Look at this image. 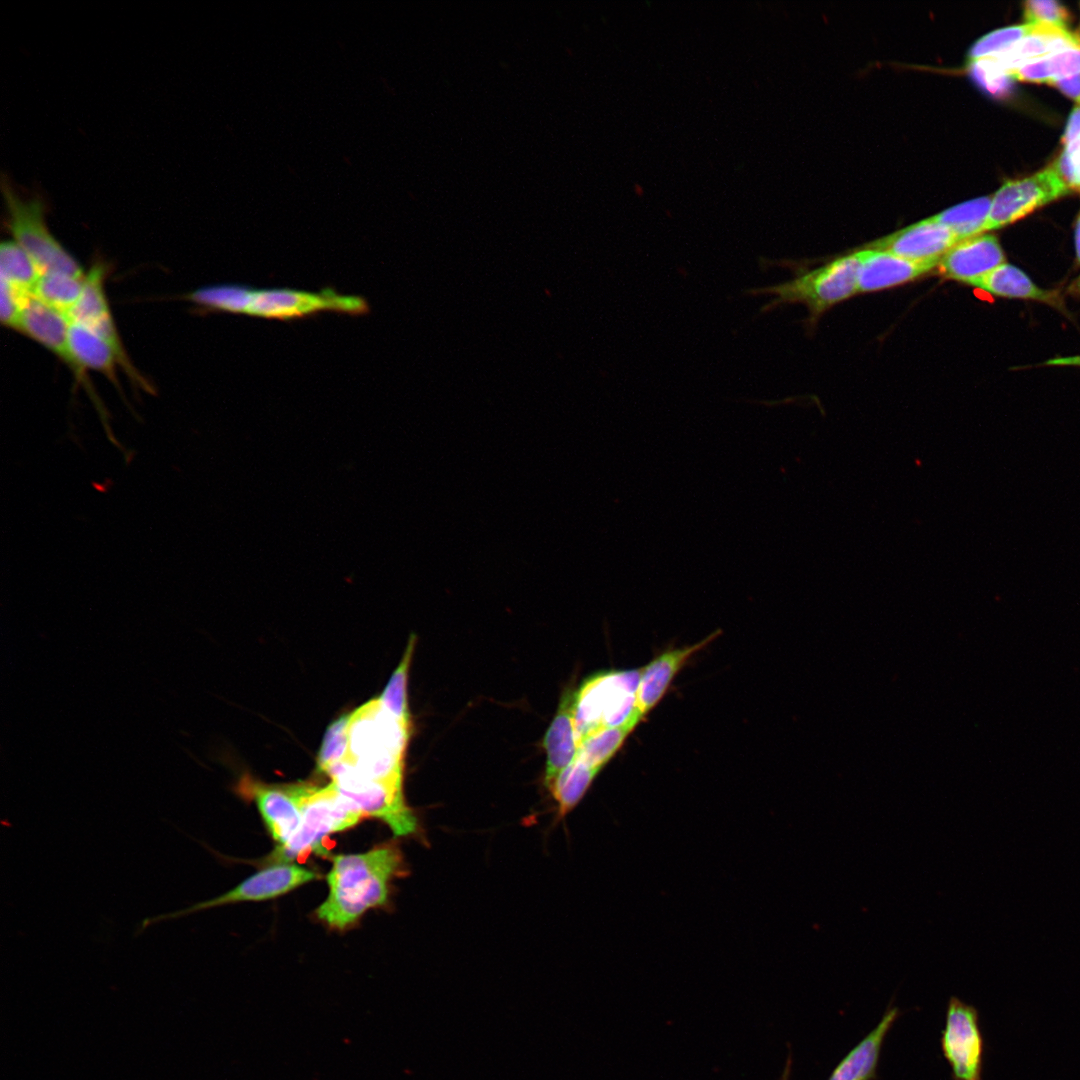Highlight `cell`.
Instances as JSON below:
<instances>
[{"mask_svg":"<svg viewBox=\"0 0 1080 1080\" xmlns=\"http://www.w3.org/2000/svg\"><path fill=\"white\" fill-rule=\"evenodd\" d=\"M971 286L998 297L1033 300L1057 309H1063L1064 305L1058 291L1039 287L1024 271L1009 263L996 267Z\"/></svg>","mask_w":1080,"mask_h":1080,"instance_id":"obj_22","label":"cell"},{"mask_svg":"<svg viewBox=\"0 0 1080 1080\" xmlns=\"http://www.w3.org/2000/svg\"><path fill=\"white\" fill-rule=\"evenodd\" d=\"M40 271L31 257L13 240L0 246V280L17 290L33 294Z\"/></svg>","mask_w":1080,"mask_h":1080,"instance_id":"obj_28","label":"cell"},{"mask_svg":"<svg viewBox=\"0 0 1080 1080\" xmlns=\"http://www.w3.org/2000/svg\"><path fill=\"white\" fill-rule=\"evenodd\" d=\"M1004 263L1006 258L998 238L984 233L956 243L937 266L943 277L971 285Z\"/></svg>","mask_w":1080,"mask_h":1080,"instance_id":"obj_14","label":"cell"},{"mask_svg":"<svg viewBox=\"0 0 1080 1080\" xmlns=\"http://www.w3.org/2000/svg\"><path fill=\"white\" fill-rule=\"evenodd\" d=\"M899 1016L889 1006L878 1024L834 1068L828 1080H874L887 1034Z\"/></svg>","mask_w":1080,"mask_h":1080,"instance_id":"obj_20","label":"cell"},{"mask_svg":"<svg viewBox=\"0 0 1080 1080\" xmlns=\"http://www.w3.org/2000/svg\"><path fill=\"white\" fill-rule=\"evenodd\" d=\"M70 319L33 294L25 301L17 330L65 362L77 375L68 346Z\"/></svg>","mask_w":1080,"mask_h":1080,"instance_id":"obj_17","label":"cell"},{"mask_svg":"<svg viewBox=\"0 0 1080 1080\" xmlns=\"http://www.w3.org/2000/svg\"><path fill=\"white\" fill-rule=\"evenodd\" d=\"M1069 190L1054 166L1027 178L1007 181L992 196L984 233L1024 218Z\"/></svg>","mask_w":1080,"mask_h":1080,"instance_id":"obj_11","label":"cell"},{"mask_svg":"<svg viewBox=\"0 0 1080 1080\" xmlns=\"http://www.w3.org/2000/svg\"><path fill=\"white\" fill-rule=\"evenodd\" d=\"M640 671L597 674L575 692L574 723L578 745L590 735L608 727L636 726L635 693Z\"/></svg>","mask_w":1080,"mask_h":1080,"instance_id":"obj_6","label":"cell"},{"mask_svg":"<svg viewBox=\"0 0 1080 1080\" xmlns=\"http://www.w3.org/2000/svg\"><path fill=\"white\" fill-rule=\"evenodd\" d=\"M104 282V264L95 262L84 276L81 295L76 305L69 312L68 317L70 321L86 325L108 341L120 355L125 370L131 372L134 368L128 360L114 325L105 294Z\"/></svg>","mask_w":1080,"mask_h":1080,"instance_id":"obj_15","label":"cell"},{"mask_svg":"<svg viewBox=\"0 0 1080 1080\" xmlns=\"http://www.w3.org/2000/svg\"><path fill=\"white\" fill-rule=\"evenodd\" d=\"M791 1067H792V1058H791V1055L789 1054L788 1057H787V1060H786L782 1075L780 1077V1080H789V1077H790V1074H791Z\"/></svg>","mask_w":1080,"mask_h":1080,"instance_id":"obj_42","label":"cell"},{"mask_svg":"<svg viewBox=\"0 0 1080 1080\" xmlns=\"http://www.w3.org/2000/svg\"><path fill=\"white\" fill-rule=\"evenodd\" d=\"M302 822L296 834L270 856L273 863H289L299 855L324 852L321 843L331 833L356 825L363 812L331 782L324 787L299 784Z\"/></svg>","mask_w":1080,"mask_h":1080,"instance_id":"obj_3","label":"cell"},{"mask_svg":"<svg viewBox=\"0 0 1080 1080\" xmlns=\"http://www.w3.org/2000/svg\"><path fill=\"white\" fill-rule=\"evenodd\" d=\"M969 68L973 78L993 95H1005L1011 88L1012 77L991 58L971 61L969 62Z\"/></svg>","mask_w":1080,"mask_h":1080,"instance_id":"obj_34","label":"cell"},{"mask_svg":"<svg viewBox=\"0 0 1080 1080\" xmlns=\"http://www.w3.org/2000/svg\"><path fill=\"white\" fill-rule=\"evenodd\" d=\"M1007 73L1013 80L1049 83L1080 74V47L1067 48L1033 59Z\"/></svg>","mask_w":1080,"mask_h":1080,"instance_id":"obj_24","label":"cell"},{"mask_svg":"<svg viewBox=\"0 0 1080 1080\" xmlns=\"http://www.w3.org/2000/svg\"><path fill=\"white\" fill-rule=\"evenodd\" d=\"M239 792L256 802L278 846L287 843L299 830L302 822L299 784L271 785L244 777Z\"/></svg>","mask_w":1080,"mask_h":1080,"instance_id":"obj_12","label":"cell"},{"mask_svg":"<svg viewBox=\"0 0 1080 1080\" xmlns=\"http://www.w3.org/2000/svg\"><path fill=\"white\" fill-rule=\"evenodd\" d=\"M1075 249H1076V257H1077V260H1078V262L1080 264V215H1079V217L1077 219L1076 228H1075Z\"/></svg>","mask_w":1080,"mask_h":1080,"instance_id":"obj_41","label":"cell"},{"mask_svg":"<svg viewBox=\"0 0 1080 1080\" xmlns=\"http://www.w3.org/2000/svg\"><path fill=\"white\" fill-rule=\"evenodd\" d=\"M1024 16L1029 24H1047L1065 29L1069 14L1057 1L1030 0L1024 4Z\"/></svg>","mask_w":1080,"mask_h":1080,"instance_id":"obj_35","label":"cell"},{"mask_svg":"<svg viewBox=\"0 0 1080 1080\" xmlns=\"http://www.w3.org/2000/svg\"><path fill=\"white\" fill-rule=\"evenodd\" d=\"M1065 95L1080 103V74L1065 77L1053 82Z\"/></svg>","mask_w":1080,"mask_h":1080,"instance_id":"obj_38","label":"cell"},{"mask_svg":"<svg viewBox=\"0 0 1080 1080\" xmlns=\"http://www.w3.org/2000/svg\"><path fill=\"white\" fill-rule=\"evenodd\" d=\"M940 1043L953 1080H982L984 1038L974 1006L949 998Z\"/></svg>","mask_w":1080,"mask_h":1080,"instance_id":"obj_9","label":"cell"},{"mask_svg":"<svg viewBox=\"0 0 1080 1080\" xmlns=\"http://www.w3.org/2000/svg\"><path fill=\"white\" fill-rule=\"evenodd\" d=\"M320 311L360 315L368 311V304L362 297L337 294L331 289L319 293L290 288L252 289L246 314L286 320Z\"/></svg>","mask_w":1080,"mask_h":1080,"instance_id":"obj_10","label":"cell"},{"mask_svg":"<svg viewBox=\"0 0 1080 1080\" xmlns=\"http://www.w3.org/2000/svg\"><path fill=\"white\" fill-rule=\"evenodd\" d=\"M416 637L411 635L403 657L394 670L388 684L379 698L384 708L396 719L410 726L407 682L409 667L415 647Z\"/></svg>","mask_w":1080,"mask_h":1080,"instance_id":"obj_31","label":"cell"},{"mask_svg":"<svg viewBox=\"0 0 1080 1080\" xmlns=\"http://www.w3.org/2000/svg\"><path fill=\"white\" fill-rule=\"evenodd\" d=\"M336 788L366 816L380 819L397 836L415 834L418 823L405 803L402 786L371 779L347 760L326 772Z\"/></svg>","mask_w":1080,"mask_h":1080,"instance_id":"obj_7","label":"cell"},{"mask_svg":"<svg viewBox=\"0 0 1080 1080\" xmlns=\"http://www.w3.org/2000/svg\"><path fill=\"white\" fill-rule=\"evenodd\" d=\"M1038 24L1009 26L992 31L978 39L968 53L969 62L996 56L1021 39L1036 32Z\"/></svg>","mask_w":1080,"mask_h":1080,"instance_id":"obj_32","label":"cell"},{"mask_svg":"<svg viewBox=\"0 0 1080 1080\" xmlns=\"http://www.w3.org/2000/svg\"><path fill=\"white\" fill-rule=\"evenodd\" d=\"M1073 47H1080V38L1066 29L1038 24L1036 32L1021 39L1006 51L989 57L1006 73L1033 59Z\"/></svg>","mask_w":1080,"mask_h":1080,"instance_id":"obj_23","label":"cell"},{"mask_svg":"<svg viewBox=\"0 0 1080 1080\" xmlns=\"http://www.w3.org/2000/svg\"><path fill=\"white\" fill-rule=\"evenodd\" d=\"M1 191L14 241L31 257L40 273L62 272L83 278L85 274L77 260L49 231L41 197H22L6 175L1 177Z\"/></svg>","mask_w":1080,"mask_h":1080,"instance_id":"obj_5","label":"cell"},{"mask_svg":"<svg viewBox=\"0 0 1080 1080\" xmlns=\"http://www.w3.org/2000/svg\"><path fill=\"white\" fill-rule=\"evenodd\" d=\"M319 878L312 870L291 863H274L245 879L226 893L186 908L144 919L140 930L148 926L199 912L201 910L244 901H260L283 895L305 883Z\"/></svg>","mask_w":1080,"mask_h":1080,"instance_id":"obj_8","label":"cell"},{"mask_svg":"<svg viewBox=\"0 0 1080 1080\" xmlns=\"http://www.w3.org/2000/svg\"><path fill=\"white\" fill-rule=\"evenodd\" d=\"M992 197H980L950 207L934 220L948 228L958 242L984 234Z\"/></svg>","mask_w":1080,"mask_h":1080,"instance_id":"obj_25","label":"cell"},{"mask_svg":"<svg viewBox=\"0 0 1080 1080\" xmlns=\"http://www.w3.org/2000/svg\"><path fill=\"white\" fill-rule=\"evenodd\" d=\"M956 243L958 240L952 232L930 217L877 239L867 248L887 251L914 262L939 263Z\"/></svg>","mask_w":1080,"mask_h":1080,"instance_id":"obj_13","label":"cell"},{"mask_svg":"<svg viewBox=\"0 0 1080 1080\" xmlns=\"http://www.w3.org/2000/svg\"><path fill=\"white\" fill-rule=\"evenodd\" d=\"M634 727L633 724H624L604 728L590 735L579 743L576 758L600 771Z\"/></svg>","mask_w":1080,"mask_h":1080,"instance_id":"obj_29","label":"cell"},{"mask_svg":"<svg viewBox=\"0 0 1080 1080\" xmlns=\"http://www.w3.org/2000/svg\"><path fill=\"white\" fill-rule=\"evenodd\" d=\"M1053 166L1070 189L1080 191V137L1065 146Z\"/></svg>","mask_w":1080,"mask_h":1080,"instance_id":"obj_37","label":"cell"},{"mask_svg":"<svg viewBox=\"0 0 1080 1080\" xmlns=\"http://www.w3.org/2000/svg\"><path fill=\"white\" fill-rule=\"evenodd\" d=\"M403 867L401 851L392 843L333 857L327 875L329 893L317 908V917L332 928L349 927L368 909L387 902L390 882Z\"/></svg>","mask_w":1080,"mask_h":1080,"instance_id":"obj_1","label":"cell"},{"mask_svg":"<svg viewBox=\"0 0 1080 1080\" xmlns=\"http://www.w3.org/2000/svg\"><path fill=\"white\" fill-rule=\"evenodd\" d=\"M68 346L77 377L81 379L84 370L90 369L103 373L117 383L116 364L124 368V363L108 341L86 325L70 321Z\"/></svg>","mask_w":1080,"mask_h":1080,"instance_id":"obj_21","label":"cell"},{"mask_svg":"<svg viewBox=\"0 0 1080 1080\" xmlns=\"http://www.w3.org/2000/svg\"><path fill=\"white\" fill-rule=\"evenodd\" d=\"M252 289L234 284H221L196 289L185 298L207 309L246 314Z\"/></svg>","mask_w":1080,"mask_h":1080,"instance_id":"obj_30","label":"cell"},{"mask_svg":"<svg viewBox=\"0 0 1080 1080\" xmlns=\"http://www.w3.org/2000/svg\"><path fill=\"white\" fill-rule=\"evenodd\" d=\"M1080 137V103L1072 111L1063 136L1064 146H1067Z\"/></svg>","mask_w":1080,"mask_h":1080,"instance_id":"obj_39","label":"cell"},{"mask_svg":"<svg viewBox=\"0 0 1080 1080\" xmlns=\"http://www.w3.org/2000/svg\"><path fill=\"white\" fill-rule=\"evenodd\" d=\"M575 692L566 690L543 740L547 761L544 783L549 788L576 758L578 739L574 723Z\"/></svg>","mask_w":1080,"mask_h":1080,"instance_id":"obj_19","label":"cell"},{"mask_svg":"<svg viewBox=\"0 0 1080 1080\" xmlns=\"http://www.w3.org/2000/svg\"><path fill=\"white\" fill-rule=\"evenodd\" d=\"M30 295L0 280V320L4 326L17 330L25 301Z\"/></svg>","mask_w":1080,"mask_h":1080,"instance_id":"obj_36","label":"cell"},{"mask_svg":"<svg viewBox=\"0 0 1080 1080\" xmlns=\"http://www.w3.org/2000/svg\"><path fill=\"white\" fill-rule=\"evenodd\" d=\"M598 772L575 758L558 775L549 789L558 804L560 816L569 813L579 803Z\"/></svg>","mask_w":1080,"mask_h":1080,"instance_id":"obj_27","label":"cell"},{"mask_svg":"<svg viewBox=\"0 0 1080 1080\" xmlns=\"http://www.w3.org/2000/svg\"><path fill=\"white\" fill-rule=\"evenodd\" d=\"M718 633L692 646L668 650L641 670L635 693V712L640 719L659 702L691 655L704 648Z\"/></svg>","mask_w":1080,"mask_h":1080,"instance_id":"obj_18","label":"cell"},{"mask_svg":"<svg viewBox=\"0 0 1080 1080\" xmlns=\"http://www.w3.org/2000/svg\"><path fill=\"white\" fill-rule=\"evenodd\" d=\"M350 714H343L333 721L326 730L317 758L320 771L326 773L332 766L346 758L349 744L348 725Z\"/></svg>","mask_w":1080,"mask_h":1080,"instance_id":"obj_33","label":"cell"},{"mask_svg":"<svg viewBox=\"0 0 1080 1080\" xmlns=\"http://www.w3.org/2000/svg\"><path fill=\"white\" fill-rule=\"evenodd\" d=\"M858 261L855 253L839 257L814 270L798 273L793 279L762 288L746 291L747 295L773 296L761 312H768L782 304H803L810 312V320L816 319L838 302L857 291Z\"/></svg>","mask_w":1080,"mask_h":1080,"instance_id":"obj_4","label":"cell"},{"mask_svg":"<svg viewBox=\"0 0 1080 1080\" xmlns=\"http://www.w3.org/2000/svg\"><path fill=\"white\" fill-rule=\"evenodd\" d=\"M409 732L410 726L373 699L350 714L345 760L371 779L402 786Z\"/></svg>","mask_w":1080,"mask_h":1080,"instance_id":"obj_2","label":"cell"},{"mask_svg":"<svg viewBox=\"0 0 1080 1080\" xmlns=\"http://www.w3.org/2000/svg\"><path fill=\"white\" fill-rule=\"evenodd\" d=\"M858 261L857 291L871 292L912 281L932 271L936 262H914L878 249L855 252Z\"/></svg>","mask_w":1080,"mask_h":1080,"instance_id":"obj_16","label":"cell"},{"mask_svg":"<svg viewBox=\"0 0 1080 1080\" xmlns=\"http://www.w3.org/2000/svg\"><path fill=\"white\" fill-rule=\"evenodd\" d=\"M83 281L84 277L80 278L62 272L41 273L33 295L68 316L81 295Z\"/></svg>","mask_w":1080,"mask_h":1080,"instance_id":"obj_26","label":"cell"},{"mask_svg":"<svg viewBox=\"0 0 1080 1080\" xmlns=\"http://www.w3.org/2000/svg\"><path fill=\"white\" fill-rule=\"evenodd\" d=\"M1042 365L1045 366H1072L1080 367V355L1055 357L1046 360Z\"/></svg>","mask_w":1080,"mask_h":1080,"instance_id":"obj_40","label":"cell"}]
</instances>
